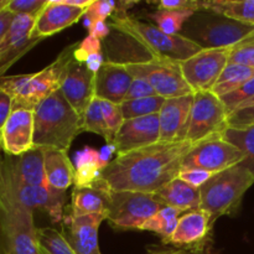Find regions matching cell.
Wrapping results in <instances>:
<instances>
[{
  "label": "cell",
  "instance_id": "obj_36",
  "mask_svg": "<svg viewBox=\"0 0 254 254\" xmlns=\"http://www.w3.org/2000/svg\"><path fill=\"white\" fill-rule=\"evenodd\" d=\"M223 106L226 107L228 116L235 113L236 111L246 108L254 104V78L246 82L243 86L237 88L231 93L220 97Z\"/></svg>",
  "mask_w": 254,
  "mask_h": 254
},
{
  "label": "cell",
  "instance_id": "obj_33",
  "mask_svg": "<svg viewBox=\"0 0 254 254\" xmlns=\"http://www.w3.org/2000/svg\"><path fill=\"white\" fill-rule=\"evenodd\" d=\"M37 243L40 254H76L64 233L56 228H37Z\"/></svg>",
  "mask_w": 254,
  "mask_h": 254
},
{
  "label": "cell",
  "instance_id": "obj_49",
  "mask_svg": "<svg viewBox=\"0 0 254 254\" xmlns=\"http://www.w3.org/2000/svg\"><path fill=\"white\" fill-rule=\"evenodd\" d=\"M153 254H189V253L178 251V252H159V253H153Z\"/></svg>",
  "mask_w": 254,
  "mask_h": 254
},
{
  "label": "cell",
  "instance_id": "obj_23",
  "mask_svg": "<svg viewBox=\"0 0 254 254\" xmlns=\"http://www.w3.org/2000/svg\"><path fill=\"white\" fill-rule=\"evenodd\" d=\"M163 206L184 211L198 210L201 205L200 189L189 185L181 179L175 178L153 193Z\"/></svg>",
  "mask_w": 254,
  "mask_h": 254
},
{
  "label": "cell",
  "instance_id": "obj_37",
  "mask_svg": "<svg viewBox=\"0 0 254 254\" xmlns=\"http://www.w3.org/2000/svg\"><path fill=\"white\" fill-rule=\"evenodd\" d=\"M228 64L254 68V31L230 47Z\"/></svg>",
  "mask_w": 254,
  "mask_h": 254
},
{
  "label": "cell",
  "instance_id": "obj_50",
  "mask_svg": "<svg viewBox=\"0 0 254 254\" xmlns=\"http://www.w3.org/2000/svg\"><path fill=\"white\" fill-rule=\"evenodd\" d=\"M7 2H9V0H0V10L5 9L7 5Z\"/></svg>",
  "mask_w": 254,
  "mask_h": 254
},
{
  "label": "cell",
  "instance_id": "obj_8",
  "mask_svg": "<svg viewBox=\"0 0 254 254\" xmlns=\"http://www.w3.org/2000/svg\"><path fill=\"white\" fill-rule=\"evenodd\" d=\"M163 207L153 193L107 189L106 221L117 231H141L146 221Z\"/></svg>",
  "mask_w": 254,
  "mask_h": 254
},
{
  "label": "cell",
  "instance_id": "obj_18",
  "mask_svg": "<svg viewBox=\"0 0 254 254\" xmlns=\"http://www.w3.org/2000/svg\"><path fill=\"white\" fill-rule=\"evenodd\" d=\"M34 148V111L15 108L0 133V149L9 156H20Z\"/></svg>",
  "mask_w": 254,
  "mask_h": 254
},
{
  "label": "cell",
  "instance_id": "obj_19",
  "mask_svg": "<svg viewBox=\"0 0 254 254\" xmlns=\"http://www.w3.org/2000/svg\"><path fill=\"white\" fill-rule=\"evenodd\" d=\"M86 10L71 6L64 0H49L35 19L31 39L44 40L67 29L84 16Z\"/></svg>",
  "mask_w": 254,
  "mask_h": 254
},
{
  "label": "cell",
  "instance_id": "obj_44",
  "mask_svg": "<svg viewBox=\"0 0 254 254\" xmlns=\"http://www.w3.org/2000/svg\"><path fill=\"white\" fill-rule=\"evenodd\" d=\"M213 174L205 170H198V169H181L178 178L183 181L188 183L189 185L193 186L196 189H201L211 178Z\"/></svg>",
  "mask_w": 254,
  "mask_h": 254
},
{
  "label": "cell",
  "instance_id": "obj_4",
  "mask_svg": "<svg viewBox=\"0 0 254 254\" xmlns=\"http://www.w3.org/2000/svg\"><path fill=\"white\" fill-rule=\"evenodd\" d=\"M78 42L62 50L57 59L36 73L0 77V88L6 91L14 101L15 108L34 111L44 99L60 89L64 72L73 60Z\"/></svg>",
  "mask_w": 254,
  "mask_h": 254
},
{
  "label": "cell",
  "instance_id": "obj_2",
  "mask_svg": "<svg viewBox=\"0 0 254 254\" xmlns=\"http://www.w3.org/2000/svg\"><path fill=\"white\" fill-rule=\"evenodd\" d=\"M0 231L4 254H40L34 211L20 201L0 154Z\"/></svg>",
  "mask_w": 254,
  "mask_h": 254
},
{
  "label": "cell",
  "instance_id": "obj_43",
  "mask_svg": "<svg viewBox=\"0 0 254 254\" xmlns=\"http://www.w3.org/2000/svg\"><path fill=\"white\" fill-rule=\"evenodd\" d=\"M156 94L158 93L155 92V89L153 88V86L146 79L141 78V77H133V82H131L130 88H129L124 102L146 98V97H153L156 96Z\"/></svg>",
  "mask_w": 254,
  "mask_h": 254
},
{
  "label": "cell",
  "instance_id": "obj_47",
  "mask_svg": "<svg viewBox=\"0 0 254 254\" xmlns=\"http://www.w3.org/2000/svg\"><path fill=\"white\" fill-rule=\"evenodd\" d=\"M87 26H88L89 35L94 36L98 40H104L109 36L111 34V26L109 24H107L106 21H94V22H87Z\"/></svg>",
  "mask_w": 254,
  "mask_h": 254
},
{
  "label": "cell",
  "instance_id": "obj_24",
  "mask_svg": "<svg viewBox=\"0 0 254 254\" xmlns=\"http://www.w3.org/2000/svg\"><path fill=\"white\" fill-rule=\"evenodd\" d=\"M44 160L47 185L66 192L74 184V166L68 153L59 149H44Z\"/></svg>",
  "mask_w": 254,
  "mask_h": 254
},
{
  "label": "cell",
  "instance_id": "obj_34",
  "mask_svg": "<svg viewBox=\"0 0 254 254\" xmlns=\"http://www.w3.org/2000/svg\"><path fill=\"white\" fill-rule=\"evenodd\" d=\"M166 98L156 96L146 97V98L134 99V101H126L121 104L122 112H123L124 121L133 118H140V117L153 116L159 114L161 107L165 103Z\"/></svg>",
  "mask_w": 254,
  "mask_h": 254
},
{
  "label": "cell",
  "instance_id": "obj_41",
  "mask_svg": "<svg viewBox=\"0 0 254 254\" xmlns=\"http://www.w3.org/2000/svg\"><path fill=\"white\" fill-rule=\"evenodd\" d=\"M208 1L206 0H161L158 2V9L164 10H188L200 11L207 10Z\"/></svg>",
  "mask_w": 254,
  "mask_h": 254
},
{
  "label": "cell",
  "instance_id": "obj_9",
  "mask_svg": "<svg viewBox=\"0 0 254 254\" xmlns=\"http://www.w3.org/2000/svg\"><path fill=\"white\" fill-rule=\"evenodd\" d=\"M126 67L131 76L146 79L156 93L166 99L195 93L184 78L179 61L154 57L146 61L126 64Z\"/></svg>",
  "mask_w": 254,
  "mask_h": 254
},
{
  "label": "cell",
  "instance_id": "obj_11",
  "mask_svg": "<svg viewBox=\"0 0 254 254\" xmlns=\"http://www.w3.org/2000/svg\"><path fill=\"white\" fill-rule=\"evenodd\" d=\"M243 159L245 154L237 146L226 140L222 134H217L193 144L184 158L181 169H198L217 174L238 165Z\"/></svg>",
  "mask_w": 254,
  "mask_h": 254
},
{
  "label": "cell",
  "instance_id": "obj_3",
  "mask_svg": "<svg viewBox=\"0 0 254 254\" xmlns=\"http://www.w3.org/2000/svg\"><path fill=\"white\" fill-rule=\"evenodd\" d=\"M83 119L57 89L34 109V146L68 151Z\"/></svg>",
  "mask_w": 254,
  "mask_h": 254
},
{
  "label": "cell",
  "instance_id": "obj_15",
  "mask_svg": "<svg viewBox=\"0 0 254 254\" xmlns=\"http://www.w3.org/2000/svg\"><path fill=\"white\" fill-rule=\"evenodd\" d=\"M94 82L96 73L92 72L86 64L77 61L73 57L64 72L60 91L62 92L66 101L71 104L72 108L82 117V119L89 103L96 97Z\"/></svg>",
  "mask_w": 254,
  "mask_h": 254
},
{
  "label": "cell",
  "instance_id": "obj_51",
  "mask_svg": "<svg viewBox=\"0 0 254 254\" xmlns=\"http://www.w3.org/2000/svg\"><path fill=\"white\" fill-rule=\"evenodd\" d=\"M0 151H1V149H0Z\"/></svg>",
  "mask_w": 254,
  "mask_h": 254
},
{
  "label": "cell",
  "instance_id": "obj_26",
  "mask_svg": "<svg viewBox=\"0 0 254 254\" xmlns=\"http://www.w3.org/2000/svg\"><path fill=\"white\" fill-rule=\"evenodd\" d=\"M71 197L72 217L102 213L107 218V188L102 184L92 188L74 186Z\"/></svg>",
  "mask_w": 254,
  "mask_h": 254
},
{
  "label": "cell",
  "instance_id": "obj_29",
  "mask_svg": "<svg viewBox=\"0 0 254 254\" xmlns=\"http://www.w3.org/2000/svg\"><path fill=\"white\" fill-rule=\"evenodd\" d=\"M207 10L221 12L236 21L254 26V0H211Z\"/></svg>",
  "mask_w": 254,
  "mask_h": 254
},
{
  "label": "cell",
  "instance_id": "obj_6",
  "mask_svg": "<svg viewBox=\"0 0 254 254\" xmlns=\"http://www.w3.org/2000/svg\"><path fill=\"white\" fill-rule=\"evenodd\" d=\"M253 184V174L240 164L213 174L200 189V210L206 211L213 222L222 216L235 215L241 207L243 196Z\"/></svg>",
  "mask_w": 254,
  "mask_h": 254
},
{
  "label": "cell",
  "instance_id": "obj_35",
  "mask_svg": "<svg viewBox=\"0 0 254 254\" xmlns=\"http://www.w3.org/2000/svg\"><path fill=\"white\" fill-rule=\"evenodd\" d=\"M82 128H83V131H89V133H94L97 135L103 136L109 144H112V138L109 135L108 128H107L106 122H104L103 118V113H102L101 102L97 97L92 99L88 108L86 109Z\"/></svg>",
  "mask_w": 254,
  "mask_h": 254
},
{
  "label": "cell",
  "instance_id": "obj_45",
  "mask_svg": "<svg viewBox=\"0 0 254 254\" xmlns=\"http://www.w3.org/2000/svg\"><path fill=\"white\" fill-rule=\"evenodd\" d=\"M254 126V104L246 108L236 111L228 116V127L230 128H247Z\"/></svg>",
  "mask_w": 254,
  "mask_h": 254
},
{
  "label": "cell",
  "instance_id": "obj_7",
  "mask_svg": "<svg viewBox=\"0 0 254 254\" xmlns=\"http://www.w3.org/2000/svg\"><path fill=\"white\" fill-rule=\"evenodd\" d=\"M254 31L252 25L236 21L213 10H200L189 17L181 35L202 50L230 49Z\"/></svg>",
  "mask_w": 254,
  "mask_h": 254
},
{
  "label": "cell",
  "instance_id": "obj_1",
  "mask_svg": "<svg viewBox=\"0 0 254 254\" xmlns=\"http://www.w3.org/2000/svg\"><path fill=\"white\" fill-rule=\"evenodd\" d=\"M191 148L189 141H158L117 155L103 170L99 184L109 190L154 193L178 178Z\"/></svg>",
  "mask_w": 254,
  "mask_h": 254
},
{
  "label": "cell",
  "instance_id": "obj_40",
  "mask_svg": "<svg viewBox=\"0 0 254 254\" xmlns=\"http://www.w3.org/2000/svg\"><path fill=\"white\" fill-rule=\"evenodd\" d=\"M49 0H9L6 9L14 15H31L36 17Z\"/></svg>",
  "mask_w": 254,
  "mask_h": 254
},
{
  "label": "cell",
  "instance_id": "obj_22",
  "mask_svg": "<svg viewBox=\"0 0 254 254\" xmlns=\"http://www.w3.org/2000/svg\"><path fill=\"white\" fill-rule=\"evenodd\" d=\"M133 76L128 72L126 64L104 61L96 73L94 94L99 99L122 104L128 94Z\"/></svg>",
  "mask_w": 254,
  "mask_h": 254
},
{
  "label": "cell",
  "instance_id": "obj_25",
  "mask_svg": "<svg viewBox=\"0 0 254 254\" xmlns=\"http://www.w3.org/2000/svg\"><path fill=\"white\" fill-rule=\"evenodd\" d=\"M12 158L14 159L9 158L10 166L12 174L20 183L34 188L46 185L44 149L34 146L27 153Z\"/></svg>",
  "mask_w": 254,
  "mask_h": 254
},
{
  "label": "cell",
  "instance_id": "obj_17",
  "mask_svg": "<svg viewBox=\"0 0 254 254\" xmlns=\"http://www.w3.org/2000/svg\"><path fill=\"white\" fill-rule=\"evenodd\" d=\"M160 140V123L159 114L140 117L124 121L117 135L113 146L117 155L129 153L144 146L153 145Z\"/></svg>",
  "mask_w": 254,
  "mask_h": 254
},
{
  "label": "cell",
  "instance_id": "obj_31",
  "mask_svg": "<svg viewBox=\"0 0 254 254\" xmlns=\"http://www.w3.org/2000/svg\"><path fill=\"white\" fill-rule=\"evenodd\" d=\"M222 136L245 154V159L240 165L248 169L254 176V126L240 129L228 127Z\"/></svg>",
  "mask_w": 254,
  "mask_h": 254
},
{
  "label": "cell",
  "instance_id": "obj_38",
  "mask_svg": "<svg viewBox=\"0 0 254 254\" xmlns=\"http://www.w3.org/2000/svg\"><path fill=\"white\" fill-rule=\"evenodd\" d=\"M98 98V97H97ZM101 102V108L102 113H103L104 122H106V126L108 128L109 135L112 138V143L114 140V136L117 135V133L119 131L121 127L124 123V117L123 112H122L121 104L113 103V102L106 101V99H99Z\"/></svg>",
  "mask_w": 254,
  "mask_h": 254
},
{
  "label": "cell",
  "instance_id": "obj_16",
  "mask_svg": "<svg viewBox=\"0 0 254 254\" xmlns=\"http://www.w3.org/2000/svg\"><path fill=\"white\" fill-rule=\"evenodd\" d=\"M193 93L168 98L159 112L160 140L164 143L188 141Z\"/></svg>",
  "mask_w": 254,
  "mask_h": 254
},
{
  "label": "cell",
  "instance_id": "obj_14",
  "mask_svg": "<svg viewBox=\"0 0 254 254\" xmlns=\"http://www.w3.org/2000/svg\"><path fill=\"white\" fill-rule=\"evenodd\" d=\"M215 222L203 210L184 213L179 220L173 236L164 245H170L189 252H202L207 246Z\"/></svg>",
  "mask_w": 254,
  "mask_h": 254
},
{
  "label": "cell",
  "instance_id": "obj_30",
  "mask_svg": "<svg viewBox=\"0 0 254 254\" xmlns=\"http://www.w3.org/2000/svg\"><path fill=\"white\" fill-rule=\"evenodd\" d=\"M184 215V211L173 207H163L159 210L153 217L146 221L141 231H149L154 232L161 237L163 243H165L169 238L173 236L179 220Z\"/></svg>",
  "mask_w": 254,
  "mask_h": 254
},
{
  "label": "cell",
  "instance_id": "obj_42",
  "mask_svg": "<svg viewBox=\"0 0 254 254\" xmlns=\"http://www.w3.org/2000/svg\"><path fill=\"white\" fill-rule=\"evenodd\" d=\"M102 54V46L101 40L96 39L92 35H88L83 41L78 42L76 50H74V60L79 62H86L88 57L93 56V55H101Z\"/></svg>",
  "mask_w": 254,
  "mask_h": 254
},
{
  "label": "cell",
  "instance_id": "obj_46",
  "mask_svg": "<svg viewBox=\"0 0 254 254\" xmlns=\"http://www.w3.org/2000/svg\"><path fill=\"white\" fill-rule=\"evenodd\" d=\"M12 111H14L12 97L6 91L0 88V133H1L2 128H4L5 123L9 119Z\"/></svg>",
  "mask_w": 254,
  "mask_h": 254
},
{
  "label": "cell",
  "instance_id": "obj_48",
  "mask_svg": "<svg viewBox=\"0 0 254 254\" xmlns=\"http://www.w3.org/2000/svg\"><path fill=\"white\" fill-rule=\"evenodd\" d=\"M15 16H16V15L12 14L11 11H9L6 7L0 10V44H1V41L5 39L7 32H9L10 27H11L12 22H14Z\"/></svg>",
  "mask_w": 254,
  "mask_h": 254
},
{
  "label": "cell",
  "instance_id": "obj_20",
  "mask_svg": "<svg viewBox=\"0 0 254 254\" xmlns=\"http://www.w3.org/2000/svg\"><path fill=\"white\" fill-rule=\"evenodd\" d=\"M35 19L31 15L15 16L9 32L0 44V74L41 41L31 39Z\"/></svg>",
  "mask_w": 254,
  "mask_h": 254
},
{
  "label": "cell",
  "instance_id": "obj_10",
  "mask_svg": "<svg viewBox=\"0 0 254 254\" xmlns=\"http://www.w3.org/2000/svg\"><path fill=\"white\" fill-rule=\"evenodd\" d=\"M227 128L228 113L220 97L212 91L195 92L186 140L193 145L210 136L223 134Z\"/></svg>",
  "mask_w": 254,
  "mask_h": 254
},
{
  "label": "cell",
  "instance_id": "obj_13",
  "mask_svg": "<svg viewBox=\"0 0 254 254\" xmlns=\"http://www.w3.org/2000/svg\"><path fill=\"white\" fill-rule=\"evenodd\" d=\"M6 164L12 186L20 201L31 211L40 210L45 212L54 223H61L64 220L66 192L52 189L47 184L42 186H35V188L24 185L12 174L9 159H6Z\"/></svg>",
  "mask_w": 254,
  "mask_h": 254
},
{
  "label": "cell",
  "instance_id": "obj_5",
  "mask_svg": "<svg viewBox=\"0 0 254 254\" xmlns=\"http://www.w3.org/2000/svg\"><path fill=\"white\" fill-rule=\"evenodd\" d=\"M112 29L131 37L153 57L174 61H185L201 51V47L183 35H168L155 25L148 24L127 12H117L109 24Z\"/></svg>",
  "mask_w": 254,
  "mask_h": 254
},
{
  "label": "cell",
  "instance_id": "obj_21",
  "mask_svg": "<svg viewBox=\"0 0 254 254\" xmlns=\"http://www.w3.org/2000/svg\"><path fill=\"white\" fill-rule=\"evenodd\" d=\"M106 215H94L64 218V236L76 254H102L99 250L98 232Z\"/></svg>",
  "mask_w": 254,
  "mask_h": 254
},
{
  "label": "cell",
  "instance_id": "obj_32",
  "mask_svg": "<svg viewBox=\"0 0 254 254\" xmlns=\"http://www.w3.org/2000/svg\"><path fill=\"white\" fill-rule=\"evenodd\" d=\"M193 11L188 10H164L158 9L148 15L154 21L155 26L168 35L181 34L184 25Z\"/></svg>",
  "mask_w": 254,
  "mask_h": 254
},
{
  "label": "cell",
  "instance_id": "obj_12",
  "mask_svg": "<svg viewBox=\"0 0 254 254\" xmlns=\"http://www.w3.org/2000/svg\"><path fill=\"white\" fill-rule=\"evenodd\" d=\"M230 49L201 50L180 62L181 72L193 92L212 91L221 73L228 64Z\"/></svg>",
  "mask_w": 254,
  "mask_h": 254
},
{
  "label": "cell",
  "instance_id": "obj_39",
  "mask_svg": "<svg viewBox=\"0 0 254 254\" xmlns=\"http://www.w3.org/2000/svg\"><path fill=\"white\" fill-rule=\"evenodd\" d=\"M117 11V2L108 0H98L93 1L86 10L87 22L106 21L109 16H113Z\"/></svg>",
  "mask_w": 254,
  "mask_h": 254
},
{
  "label": "cell",
  "instance_id": "obj_27",
  "mask_svg": "<svg viewBox=\"0 0 254 254\" xmlns=\"http://www.w3.org/2000/svg\"><path fill=\"white\" fill-rule=\"evenodd\" d=\"M108 163L102 159L101 153L93 148H84L76 155L74 186L92 188L101 181L102 173Z\"/></svg>",
  "mask_w": 254,
  "mask_h": 254
},
{
  "label": "cell",
  "instance_id": "obj_28",
  "mask_svg": "<svg viewBox=\"0 0 254 254\" xmlns=\"http://www.w3.org/2000/svg\"><path fill=\"white\" fill-rule=\"evenodd\" d=\"M252 78H254V68L228 64L213 86L212 92L218 97H222L236 91Z\"/></svg>",
  "mask_w": 254,
  "mask_h": 254
}]
</instances>
